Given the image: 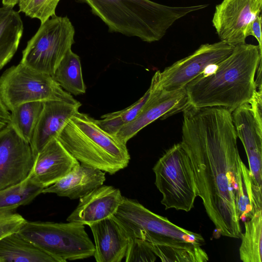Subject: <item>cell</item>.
I'll list each match as a JSON object with an SVG mask.
<instances>
[{
	"instance_id": "1",
	"label": "cell",
	"mask_w": 262,
	"mask_h": 262,
	"mask_svg": "<svg viewBox=\"0 0 262 262\" xmlns=\"http://www.w3.org/2000/svg\"><path fill=\"white\" fill-rule=\"evenodd\" d=\"M183 112L181 142L190 160L198 196L222 235L241 238L239 219L254 212L249 171L239 154L232 112L190 105Z\"/></svg>"
},
{
	"instance_id": "2",
	"label": "cell",
	"mask_w": 262,
	"mask_h": 262,
	"mask_svg": "<svg viewBox=\"0 0 262 262\" xmlns=\"http://www.w3.org/2000/svg\"><path fill=\"white\" fill-rule=\"evenodd\" d=\"M262 52L246 42L210 66L185 88L189 105L198 108L220 106L231 112L251 99L257 90L255 76Z\"/></svg>"
},
{
	"instance_id": "3",
	"label": "cell",
	"mask_w": 262,
	"mask_h": 262,
	"mask_svg": "<svg viewBox=\"0 0 262 262\" xmlns=\"http://www.w3.org/2000/svg\"><path fill=\"white\" fill-rule=\"evenodd\" d=\"M88 5L108 31L137 37L147 42L160 40L180 18L208 4L169 6L150 0H77Z\"/></svg>"
},
{
	"instance_id": "4",
	"label": "cell",
	"mask_w": 262,
	"mask_h": 262,
	"mask_svg": "<svg viewBox=\"0 0 262 262\" xmlns=\"http://www.w3.org/2000/svg\"><path fill=\"white\" fill-rule=\"evenodd\" d=\"M57 139L81 164L113 174L130 160L126 144L102 129L96 119L78 112Z\"/></svg>"
},
{
	"instance_id": "5",
	"label": "cell",
	"mask_w": 262,
	"mask_h": 262,
	"mask_svg": "<svg viewBox=\"0 0 262 262\" xmlns=\"http://www.w3.org/2000/svg\"><path fill=\"white\" fill-rule=\"evenodd\" d=\"M84 225L26 221L18 232L57 262H66L94 256L95 246Z\"/></svg>"
},
{
	"instance_id": "6",
	"label": "cell",
	"mask_w": 262,
	"mask_h": 262,
	"mask_svg": "<svg viewBox=\"0 0 262 262\" xmlns=\"http://www.w3.org/2000/svg\"><path fill=\"white\" fill-rule=\"evenodd\" d=\"M152 170L165 209L189 211L194 206L198 189L190 158L181 142L167 150Z\"/></svg>"
},
{
	"instance_id": "7",
	"label": "cell",
	"mask_w": 262,
	"mask_h": 262,
	"mask_svg": "<svg viewBox=\"0 0 262 262\" xmlns=\"http://www.w3.org/2000/svg\"><path fill=\"white\" fill-rule=\"evenodd\" d=\"M0 100L10 111L28 102L78 101L52 76L20 62L7 69L0 77Z\"/></svg>"
},
{
	"instance_id": "8",
	"label": "cell",
	"mask_w": 262,
	"mask_h": 262,
	"mask_svg": "<svg viewBox=\"0 0 262 262\" xmlns=\"http://www.w3.org/2000/svg\"><path fill=\"white\" fill-rule=\"evenodd\" d=\"M75 30L67 16L56 15L40 26L28 41L20 63L52 76L75 43Z\"/></svg>"
},
{
	"instance_id": "9",
	"label": "cell",
	"mask_w": 262,
	"mask_h": 262,
	"mask_svg": "<svg viewBox=\"0 0 262 262\" xmlns=\"http://www.w3.org/2000/svg\"><path fill=\"white\" fill-rule=\"evenodd\" d=\"M114 216L130 237L152 244L176 241L200 246L205 243L201 234L180 227L167 218L151 212L138 202L124 196Z\"/></svg>"
},
{
	"instance_id": "10",
	"label": "cell",
	"mask_w": 262,
	"mask_h": 262,
	"mask_svg": "<svg viewBox=\"0 0 262 262\" xmlns=\"http://www.w3.org/2000/svg\"><path fill=\"white\" fill-rule=\"evenodd\" d=\"M261 90H258L248 102L231 113L237 137L247 154L253 202L261 204L262 102Z\"/></svg>"
},
{
	"instance_id": "11",
	"label": "cell",
	"mask_w": 262,
	"mask_h": 262,
	"mask_svg": "<svg viewBox=\"0 0 262 262\" xmlns=\"http://www.w3.org/2000/svg\"><path fill=\"white\" fill-rule=\"evenodd\" d=\"M234 47L220 41L200 46L193 53L166 68L157 71L151 82L156 87L171 92L184 89L204 73L228 56Z\"/></svg>"
},
{
	"instance_id": "12",
	"label": "cell",
	"mask_w": 262,
	"mask_h": 262,
	"mask_svg": "<svg viewBox=\"0 0 262 262\" xmlns=\"http://www.w3.org/2000/svg\"><path fill=\"white\" fill-rule=\"evenodd\" d=\"M30 143L10 124L0 130V190L20 183L31 175L35 160Z\"/></svg>"
},
{
	"instance_id": "13",
	"label": "cell",
	"mask_w": 262,
	"mask_h": 262,
	"mask_svg": "<svg viewBox=\"0 0 262 262\" xmlns=\"http://www.w3.org/2000/svg\"><path fill=\"white\" fill-rule=\"evenodd\" d=\"M262 0H223L212 23L221 41L235 47L245 43L251 23L260 15Z\"/></svg>"
},
{
	"instance_id": "14",
	"label": "cell",
	"mask_w": 262,
	"mask_h": 262,
	"mask_svg": "<svg viewBox=\"0 0 262 262\" xmlns=\"http://www.w3.org/2000/svg\"><path fill=\"white\" fill-rule=\"evenodd\" d=\"M149 96L136 118L125 125L114 135L121 142H127L144 127L158 119H164L183 112L189 105L185 88L166 91L152 82Z\"/></svg>"
},
{
	"instance_id": "15",
	"label": "cell",
	"mask_w": 262,
	"mask_h": 262,
	"mask_svg": "<svg viewBox=\"0 0 262 262\" xmlns=\"http://www.w3.org/2000/svg\"><path fill=\"white\" fill-rule=\"evenodd\" d=\"M79 163L57 138H54L36 156L30 177L46 188L64 177Z\"/></svg>"
},
{
	"instance_id": "16",
	"label": "cell",
	"mask_w": 262,
	"mask_h": 262,
	"mask_svg": "<svg viewBox=\"0 0 262 262\" xmlns=\"http://www.w3.org/2000/svg\"><path fill=\"white\" fill-rule=\"evenodd\" d=\"M123 198L118 188L102 185L80 198L77 206L67 221L89 226L113 216Z\"/></svg>"
},
{
	"instance_id": "17",
	"label": "cell",
	"mask_w": 262,
	"mask_h": 262,
	"mask_svg": "<svg viewBox=\"0 0 262 262\" xmlns=\"http://www.w3.org/2000/svg\"><path fill=\"white\" fill-rule=\"evenodd\" d=\"M80 102L64 101L43 102V107L35 128L30 145L35 156L54 138H57L81 106Z\"/></svg>"
},
{
	"instance_id": "18",
	"label": "cell",
	"mask_w": 262,
	"mask_h": 262,
	"mask_svg": "<svg viewBox=\"0 0 262 262\" xmlns=\"http://www.w3.org/2000/svg\"><path fill=\"white\" fill-rule=\"evenodd\" d=\"M94 236L97 262H120L125 257L130 237L114 216L89 225Z\"/></svg>"
},
{
	"instance_id": "19",
	"label": "cell",
	"mask_w": 262,
	"mask_h": 262,
	"mask_svg": "<svg viewBox=\"0 0 262 262\" xmlns=\"http://www.w3.org/2000/svg\"><path fill=\"white\" fill-rule=\"evenodd\" d=\"M105 172L83 164H79L64 177L45 188L42 193H55L74 200L80 199L105 181Z\"/></svg>"
},
{
	"instance_id": "20",
	"label": "cell",
	"mask_w": 262,
	"mask_h": 262,
	"mask_svg": "<svg viewBox=\"0 0 262 262\" xmlns=\"http://www.w3.org/2000/svg\"><path fill=\"white\" fill-rule=\"evenodd\" d=\"M0 262H57L17 231L0 239Z\"/></svg>"
},
{
	"instance_id": "21",
	"label": "cell",
	"mask_w": 262,
	"mask_h": 262,
	"mask_svg": "<svg viewBox=\"0 0 262 262\" xmlns=\"http://www.w3.org/2000/svg\"><path fill=\"white\" fill-rule=\"evenodd\" d=\"M23 31L19 12L11 8L0 7V70L16 53Z\"/></svg>"
},
{
	"instance_id": "22",
	"label": "cell",
	"mask_w": 262,
	"mask_h": 262,
	"mask_svg": "<svg viewBox=\"0 0 262 262\" xmlns=\"http://www.w3.org/2000/svg\"><path fill=\"white\" fill-rule=\"evenodd\" d=\"M148 244L162 261L205 262L209 257L199 245L184 241Z\"/></svg>"
},
{
	"instance_id": "23",
	"label": "cell",
	"mask_w": 262,
	"mask_h": 262,
	"mask_svg": "<svg viewBox=\"0 0 262 262\" xmlns=\"http://www.w3.org/2000/svg\"><path fill=\"white\" fill-rule=\"evenodd\" d=\"M52 76L61 88L71 95L78 96L85 93L80 57L72 49L64 56Z\"/></svg>"
},
{
	"instance_id": "24",
	"label": "cell",
	"mask_w": 262,
	"mask_h": 262,
	"mask_svg": "<svg viewBox=\"0 0 262 262\" xmlns=\"http://www.w3.org/2000/svg\"><path fill=\"white\" fill-rule=\"evenodd\" d=\"M245 232L242 234L239 257L244 262L262 261V212H255L245 223Z\"/></svg>"
},
{
	"instance_id": "25",
	"label": "cell",
	"mask_w": 262,
	"mask_h": 262,
	"mask_svg": "<svg viewBox=\"0 0 262 262\" xmlns=\"http://www.w3.org/2000/svg\"><path fill=\"white\" fill-rule=\"evenodd\" d=\"M43 107L41 101L22 103L11 111L10 124L24 140L30 143Z\"/></svg>"
},
{
	"instance_id": "26",
	"label": "cell",
	"mask_w": 262,
	"mask_h": 262,
	"mask_svg": "<svg viewBox=\"0 0 262 262\" xmlns=\"http://www.w3.org/2000/svg\"><path fill=\"white\" fill-rule=\"evenodd\" d=\"M44 188L29 177L20 183L0 190V211H12L29 203Z\"/></svg>"
},
{
	"instance_id": "27",
	"label": "cell",
	"mask_w": 262,
	"mask_h": 262,
	"mask_svg": "<svg viewBox=\"0 0 262 262\" xmlns=\"http://www.w3.org/2000/svg\"><path fill=\"white\" fill-rule=\"evenodd\" d=\"M149 94V89L138 100L129 106L117 112L106 114L96 120L99 126L109 134L115 135L119 130L133 121L139 114Z\"/></svg>"
},
{
	"instance_id": "28",
	"label": "cell",
	"mask_w": 262,
	"mask_h": 262,
	"mask_svg": "<svg viewBox=\"0 0 262 262\" xmlns=\"http://www.w3.org/2000/svg\"><path fill=\"white\" fill-rule=\"evenodd\" d=\"M60 0H19V12L32 18H37L42 24L56 15V7Z\"/></svg>"
},
{
	"instance_id": "29",
	"label": "cell",
	"mask_w": 262,
	"mask_h": 262,
	"mask_svg": "<svg viewBox=\"0 0 262 262\" xmlns=\"http://www.w3.org/2000/svg\"><path fill=\"white\" fill-rule=\"evenodd\" d=\"M125 258L126 262H154L157 256L151 250L148 242L131 237Z\"/></svg>"
},
{
	"instance_id": "30",
	"label": "cell",
	"mask_w": 262,
	"mask_h": 262,
	"mask_svg": "<svg viewBox=\"0 0 262 262\" xmlns=\"http://www.w3.org/2000/svg\"><path fill=\"white\" fill-rule=\"evenodd\" d=\"M26 221L19 214L12 211H0V239L17 231Z\"/></svg>"
},
{
	"instance_id": "31",
	"label": "cell",
	"mask_w": 262,
	"mask_h": 262,
	"mask_svg": "<svg viewBox=\"0 0 262 262\" xmlns=\"http://www.w3.org/2000/svg\"><path fill=\"white\" fill-rule=\"evenodd\" d=\"M261 15L257 16L250 24L247 33V37L253 36L257 40L258 47L262 52V41H261Z\"/></svg>"
},
{
	"instance_id": "32",
	"label": "cell",
	"mask_w": 262,
	"mask_h": 262,
	"mask_svg": "<svg viewBox=\"0 0 262 262\" xmlns=\"http://www.w3.org/2000/svg\"><path fill=\"white\" fill-rule=\"evenodd\" d=\"M10 113L0 100V130L10 123Z\"/></svg>"
},
{
	"instance_id": "33",
	"label": "cell",
	"mask_w": 262,
	"mask_h": 262,
	"mask_svg": "<svg viewBox=\"0 0 262 262\" xmlns=\"http://www.w3.org/2000/svg\"><path fill=\"white\" fill-rule=\"evenodd\" d=\"M19 0H2L4 7L13 8L16 4H18Z\"/></svg>"
}]
</instances>
